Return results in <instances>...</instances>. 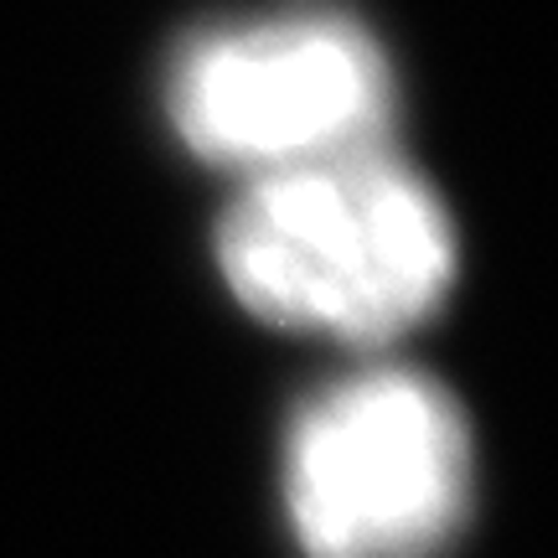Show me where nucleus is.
Segmentation results:
<instances>
[{
  "mask_svg": "<svg viewBox=\"0 0 558 558\" xmlns=\"http://www.w3.org/2000/svg\"><path fill=\"white\" fill-rule=\"evenodd\" d=\"M456 248L439 192L388 145L254 177L218 222V269L243 311L352 347L435 316Z\"/></svg>",
  "mask_w": 558,
  "mask_h": 558,
  "instance_id": "obj_1",
  "label": "nucleus"
},
{
  "mask_svg": "<svg viewBox=\"0 0 558 558\" xmlns=\"http://www.w3.org/2000/svg\"><path fill=\"white\" fill-rule=\"evenodd\" d=\"M476 445L414 367L320 388L284 435V518L305 558H435L471 518Z\"/></svg>",
  "mask_w": 558,
  "mask_h": 558,
  "instance_id": "obj_2",
  "label": "nucleus"
},
{
  "mask_svg": "<svg viewBox=\"0 0 558 558\" xmlns=\"http://www.w3.org/2000/svg\"><path fill=\"white\" fill-rule=\"evenodd\" d=\"M393 109L388 52L331 5L197 32L166 73V114L181 145L248 181L383 145Z\"/></svg>",
  "mask_w": 558,
  "mask_h": 558,
  "instance_id": "obj_3",
  "label": "nucleus"
}]
</instances>
